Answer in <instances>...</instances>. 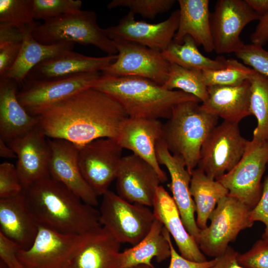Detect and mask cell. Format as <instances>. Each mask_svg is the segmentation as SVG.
I'll list each match as a JSON object with an SVG mask.
<instances>
[{
    "label": "cell",
    "mask_w": 268,
    "mask_h": 268,
    "mask_svg": "<svg viewBox=\"0 0 268 268\" xmlns=\"http://www.w3.org/2000/svg\"><path fill=\"white\" fill-rule=\"evenodd\" d=\"M128 117L117 101L92 88L54 105L38 116L48 137L67 140L80 147L101 138L116 140Z\"/></svg>",
    "instance_id": "cell-1"
},
{
    "label": "cell",
    "mask_w": 268,
    "mask_h": 268,
    "mask_svg": "<svg viewBox=\"0 0 268 268\" xmlns=\"http://www.w3.org/2000/svg\"><path fill=\"white\" fill-rule=\"evenodd\" d=\"M23 192L39 225L71 234H82L101 226L98 210L50 176Z\"/></svg>",
    "instance_id": "cell-2"
},
{
    "label": "cell",
    "mask_w": 268,
    "mask_h": 268,
    "mask_svg": "<svg viewBox=\"0 0 268 268\" xmlns=\"http://www.w3.org/2000/svg\"><path fill=\"white\" fill-rule=\"evenodd\" d=\"M92 88L117 101L128 117L159 120L169 119L173 108L186 101H201L179 90H170L147 78L135 76L102 74Z\"/></svg>",
    "instance_id": "cell-3"
},
{
    "label": "cell",
    "mask_w": 268,
    "mask_h": 268,
    "mask_svg": "<svg viewBox=\"0 0 268 268\" xmlns=\"http://www.w3.org/2000/svg\"><path fill=\"white\" fill-rule=\"evenodd\" d=\"M199 103L189 101L176 105L162 127V139L171 153L184 159L191 174L197 167L204 141L219 118L205 111Z\"/></svg>",
    "instance_id": "cell-4"
},
{
    "label": "cell",
    "mask_w": 268,
    "mask_h": 268,
    "mask_svg": "<svg viewBox=\"0 0 268 268\" xmlns=\"http://www.w3.org/2000/svg\"><path fill=\"white\" fill-rule=\"evenodd\" d=\"M32 34L44 45L71 42L91 45L107 55L117 54L113 41L106 28L99 26L96 13L92 10H80L44 21L34 28Z\"/></svg>",
    "instance_id": "cell-5"
},
{
    "label": "cell",
    "mask_w": 268,
    "mask_h": 268,
    "mask_svg": "<svg viewBox=\"0 0 268 268\" xmlns=\"http://www.w3.org/2000/svg\"><path fill=\"white\" fill-rule=\"evenodd\" d=\"M102 196L99 210L101 226L121 243L137 244L156 220L153 211L146 205L129 202L109 190Z\"/></svg>",
    "instance_id": "cell-6"
},
{
    "label": "cell",
    "mask_w": 268,
    "mask_h": 268,
    "mask_svg": "<svg viewBox=\"0 0 268 268\" xmlns=\"http://www.w3.org/2000/svg\"><path fill=\"white\" fill-rule=\"evenodd\" d=\"M251 210L229 195L220 199L209 217L210 225L200 233L198 244L203 254L214 258L223 254L241 231L253 225Z\"/></svg>",
    "instance_id": "cell-7"
},
{
    "label": "cell",
    "mask_w": 268,
    "mask_h": 268,
    "mask_svg": "<svg viewBox=\"0 0 268 268\" xmlns=\"http://www.w3.org/2000/svg\"><path fill=\"white\" fill-rule=\"evenodd\" d=\"M268 163V140L253 138L237 165L217 180L229 191L228 195L239 200L251 209L261 197V180Z\"/></svg>",
    "instance_id": "cell-8"
},
{
    "label": "cell",
    "mask_w": 268,
    "mask_h": 268,
    "mask_svg": "<svg viewBox=\"0 0 268 268\" xmlns=\"http://www.w3.org/2000/svg\"><path fill=\"white\" fill-rule=\"evenodd\" d=\"M101 75V72L94 71L48 79L24 80L17 98L30 115L38 117L54 105L91 88Z\"/></svg>",
    "instance_id": "cell-9"
},
{
    "label": "cell",
    "mask_w": 268,
    "mask_h": 268,
    "mask_svg": "<svg viewBox=\"0 0 268 268\" xmlns=\"http://www.w3.org/2000/svg\"><path fill=\"white\" fill-rule=\"evenodd\" d=\"M248 141L240 134L239 123L223 121L213 128L204 141L197 167L217 180L239 162Z\"/></svg>",
    "instance_id": "cell-10"
},
{
    "label": "cell",
    "mask_w": 268,
    "mask_h": 268,
    "mask_svg": "<svg viewBox=\"0 0 268 268\" xmlns=\"http://www.w3.org/2000/svg\"><path fill=\"white\" fill-rule=\"evenodd\" d=\"M88 232L67 234L39 225L32 244L27 249L19 250L18 258L25 268H66Z\"/></svg>",
    "instance_id": "cell-11"
},
{
    "label": "cell",
    "mask_w": 268,
    "mask_h": 268,
    "mask_svg": "<svg viewBox=\"0 0 268 268\" xmlns=\"http://www.w3.org/2000/svg\"><path fill=\"white\" fill-rule=\"evenodd\" d=\"M113 41L117 51V58L101 71L102 74L139 76L161 86L165 83L169 75L171 64L161 52L130 41Z\"/></svg>",
    "instance_id": "cell-12"
},
{
    "label": "cell",
    "mask_w": 268,
    "mask_h": 268,
    "mask_svg": "<svg viewBox=\"0 0 268 268\" xmlns=\"http://www.w3.org/2000/svg\"><path fill=\"white\" fill-rule=\"evenodd\" d=\"M123 150L116 139L110 138H99L79 148L81 173L97 196L107 192L116 179Z\"/></svg>",
    "instance_id": "cell-13"
},
{
    "label": "cell",
    "mask_w": 268,
    "mask_h": 268,
    "mask_svg": "<svg viewBox=\"0 0 268 268\" xmlns=\"http://www.w3.org/2000/svg\"><path fill=\"white\" fill-rule=\"evenodd\" d=\"M261 17L246 0H218L210 13L214 51L219 54L235 53L244 44L240 35L244 27Z\"/></svg>",
    "instance_id": "cell-14"
},
{
    "label": "cell",
    "mask_w": 268,
    "mask_h": 268,
    "mask_svg": "<svg viewBox=\"0 0 268 268\" xmlns=\"http://www.w3.org/2000/svg\"><path fill=\"white\" fill-rule=\"evenodd\" d=\"M7 144L16 155L15 166L23 191L35 182L50 176V146L48 138L39 124Z\"/></svg>",
    "instance_id": "cell-15"
},
{
    "label": "cell",
    "mask_w": 268,
    "mask_h": 268,
    "mask_svg": "<svg viewBox=\"0 0 268 268\" xmlns=\"http://www.w3.org/2000/svg\"><path fill=\"white\" fill-rule=\"evenodd\" d=\"M134 15L130 11L121 18L118 24L106 28L109 37L112 40L134 42L161 53L165 50L173 41L178 30L179 9L175 10L166 20L158 23L136 20Z\"/></svg>",
    "instance_id": "cell-16"
},
{
    "label": "cell",
    "mask_w": 268,
    "mask_h": 268,
    "mask_svg": "<svg viewBox=\"0 0 268 268\" xmlns=\"http://www.w3.org/2000/svg\"><path fill=\"white\" fill-rule=\"evenodd\" d=\"M117 195L127 201L152 206L161 182L154 168L134 154L123 156L116 176Z\"/></svg>",
    "instance_id": "cell-17"
},
{
    "label": "cell",
    "mask_w": 268,
    "mask_h": 268,
    "mask_svg": "<svg viewBox=\"0 0 268 268\" xmlns=\"http://www.w3.org/2000/svg\"><path fill=\"white\" fill-rule=\"evenodd\" d=\"M48 140L51 149L50 176L66 186L86 203L97 206L98 196L87 183L80 170L78 161L80 147L63 139Z\"/></svg>",
    "instance_id": "cell-18"
},
{
    "label": "cell",
    "mask_w": 268,
    "mask_h": 268,
    "mask_svg": "<svg viewBox=\"0 0 268 268\" xmlns=\"http://www.w3.org/2000/svg\"><path fill=\"white\" fill-rule=\"evenodd\" d=\"M156 153L159 164L165 166L169 173L171 181L168 186L183 224L198 243L201 229L196 223L195 205L190 193L191 174L188 171L184 159L171 153L162 138L156 143Z\"/></svg>",
    "instance_id": "cell-19"
},
{
    "label": "cell",
    "mask_w": 268,
    "mask_h": 268,
    "mask_svg": "<svg viewBox=\"0 0 268 268\" xmlns=\"http://www.w3.org/2000/svg\"><path fill=\"white\" fill-rule=\"evenodd\" d=\"M162 127L160 120L128 117L121 126L116 140L123 149L131 150L149 163L163 183L167 176L160 166L156 153V143L162 136Z\"/></svg>",
    "instance_id": "cell-20"
},
{
    "label": "cell",
    "mask_w": 268,
    "mask_h": 268,
    "mask_svg": "<svg viewBox=\"0 0 268 268\" xmlns=\"http://www.w3.org/2000/svg\"><path fill=\"white\" fill-rule=\"evenodd\" d=\"M152 207L156 219L173 238L181 255L195 262L206 261L197 241L185 228L172 197L162 185L156 188Z\"/></svg>",
    "instance_id": "cell-21"
},
{
    "label": "cell",
    "mask_w": 268,
    "mask_h": 268,
    "mask_svg": "<svg viewBox=\"0 0 268 268\" xmlns=\"http://www.w3.org/2000/svg\"><path fill=\"white\" fill-rule=\"evenodd\" d=\"M117 58V55L92 57L72 50L67 51L37 65L29 71L24 80H44L81 73L101 72Z\"/></svg>",
    "instance_id": "cell-22"
},
{
    "label": "cell",
    "mask_w": 268,
    "mask_h": 268,
    "mask_svg": "<svg viewBox=\"0 0 268 268\" xmlns=\"http://www.w3.org/2000/svg\"><path fill=\"white\" fill-rule=\"evenodd\" d=\"M19 84L8 76L0 77V139L6 143L26 134L39 124L17 98Z\"/></svg>",
    "instance_id": "cell-23"
},
{
    "label": "cell",
    "mask_w": 268,
    "mask_h": 268,
    "mask_svg": "<svg viewBox=\"0 0 268 268\" xmlns=\"http://www.w3.org/2000/svg\"><path fill=\"white\" fill-rule=\"evenodd\" d=\"M38 227L23 192L16 196L0 198V232L18 244L22 249L31 246Z\"/></svg>",
    "instance_id": "cell-24"
},
{
    "label": "cell",
    "mask_w": 268,
    "mask_h": 268,
    "mask_svg": "<svg viewBox=\"0 0 268 268\" xmlns=\"http://www.w3.org/2000/svg\"><path fill=\"white\" fill-rule=\"evenodd\" d=\"M121 244L104 227L94 228L66 268H118Z\"/></svg>",
    "instance_id": "cell-25"
},
{
    "label": "cell",
    "mask_w": 268,
    "mask_h": 268,
    "mask_svg": "<svg viewBox=\"0 0 268 268\" xmlns=\"http://www.w3.org/2000/svg\"><path fill=\"white\" fill-rule=\"evenodd\" d=\"M207 91L206 100L201 105L205 111L236 123L251 115L249 80L236 85L208 86Z\"/></svg>",
    "instance_id": "cell-26"
},
{
    "label": "cell",
    "mask_w": 268,
    "mask_h": 268,
    "mask_svg": "<svg viewBox=\"0 0 268 268\" xmlns=\"http://www.w3.org/2000/svg\"><path fill=\"white\" fill-rule=\"evenodd\" d=\"M180 20L173 41L182 44L185 37L193 38L206 52L214 51L208 0H179Z\"/></svg>",
    "instance_id": "cell-27"
},
{
    "label": "cell",
    "mask_w": 268,
    "mask_h": 268,
    "mask_svg": "<svg viewBox=\"0 0 268 268\" xmlns=\"http://www.w3.org/2000/svg\"><path fill=\"white\" fill-rule=\"evenodd\" d=\"M37 25L38 23L35 22L25 28L19 56L13 66L5 75L16 81L19 86L29 71L35 66L64 52L72 50L75 45L74 43L71 42L51 45H44L38 42L32 34Z\"/></svg>",
    "instance_id": "cell-28"
},
{
    "label": "cell",
    "mask_w": 268,
    "mask_h": 268,
    "mask_svg": "<svg viewBox=\"0 0 268 268\" xmlns=\"http://www.w3.org/2000/svg\"><path fill=\"white\" fill-rule=\"evenodd\" d=\"M162 223L155 220L147 234L137 244L120 252L118 268H130L139 265H153L155 258L161 263L170 257V247Z\"/></svg>",
    "instance_id": "cell-29"
},
{
    "label": "cell",
    "mask_w": 268,
    "mask_h": 268,
    "mask_svg": "<svg viewBox=\"0 0 268 268\" xmlns=\"http://www.w3.org/2000/svg\"><path fill=\"white\" fill-rule=\"evenodd\" d=\"M190 190L195 205L197 224L200 229H204L218 202L228 195L229 191L221 183L197 167L191 174Z\"/></svg>",
    "instance_id": "cell-30"
},
{
    "label": "cell",
    "mask_w": 268,
    "mask_h": 268,
    "mask_svg": "<svg viewBox=\"0 0 268 268\" xmlns=\"http://www.w3.org/2000/svg\"><path fill=\"white\" fill-rule=\"evenodd\" d=\"M197 46L193 38L187 36L182 44L173 41L162 54L169 63L188 69L207 71L225 67L227 59L223 57L210 59L203 55Z\"/></svg>",
    "instance_id": "cell-31"
},
{
    "label": "cell",
    "mask_w": 268,
    "mask_h": 268,
    "mask_svg": "<svg viewBox=\"0 0 268 268\" xmlns=\"http://www.w3.org/2000/svg\"><path fill=\"white\" fill-rule=\"evenodd\" d=\"M249 80L250 112L257 122L253 138L268 140V79L254 70Z\"/></svg>",
    "instance_id": "cell-32"
},
{
    "label": "cell",
    "mask_w": 268,
    "mask_h": 268,
    "mask_svg": "<svg viewBox=\"0 0 268 268\" xmlns=\"http://www.w3.org/2000/svg\"><path fill=\"white\" fill-rule=\"evenodd\" d=\"M170 64L168 78L162 86L170 90L179 89L195 96L201 102H204L208 97V91L207 86L203 80L202 71Z\"/></svg>",
    "instance_id": "cell-33"
},
{
    "label": "cell",
    "mask_w": 268,
    "mask_h": 268,
    "mask_svg": "<svg viewBox=\"0 0 268 268\" xmlns=\"http://www.w3.org/2000/svg\"><path fill=\"white\" fill-rule=\"evenodd\" d=\"M254 70L233 59H227L223 68L202 71L203 78L208 87L212 85L231 86L249 80Z\"/></svg>",
    "instance_id": "cell-34"
},
{
    "label": "cell",
    "mask_w": 268,
    "mask_h": 268,
    "mask_svg": "<svg viewBox=\"0 0 268 268\" xmlns=\"http://www.w3.org/2000/svg\"><path fill=\"white\" fill-rule=\"evenodd\" d=\"M34 20L33 0H0V22L23 27Z\"/></svg>",
    "instance_id": "cell-35"
},
{
    "label": "cell",
    "mask_w": 268,
    "mask_h": 268,
    "mask_svg": "<svg viewBox=\"0 0 268 268\" xmlns=\"http://www.w3.org/2000/svg\"><path fill=\"white\" fill-rule=\"evenodd\" d=\"M175 2V0H113L107 7L108 9L127 7L134 14L153 19L158 14L169 10Z\"/></svg>",
    "instance_id": "cell-36"
},
{
    "label": "cell",
    "mask_w": 268,
    "mask_h": 268,
    "mask_svg": "<svg viewBox=\"0 0 268 268\" xmlns=\"http://www.w3.org/2000/svg\"><path fill=\"white\" fill-rule=\"evenodd\" d=\"M80 0H33L35 20L44 21L81 9Z\"/></svg>",
    "instance_id": "cell-37"
},
{
    "label": "cell",
    "mask_w": 268,
    "mask_h": 268,
    "mask_svg": "<svg viewBox=\"0 0 268 268\" xmlns=\"http://www.w3.org/2000/svg\"><path fill=\"white\" fill-rule=\"evenodd\" d=\"M235 54L244 65L268 79V51L263 46L244 44Z\"/></svg>",
    "instance_id": "cell-38"
},
{
    "label": "cell",
    "mask_w": 268,
    "mask_h": 268,
    "mask_svg": "<svg viewBox=\"0 0 268 268\" xmlns=\"http://www.w3.org/2000/svg\"><path fill=\"white\" fill-rule=\"evenodd\" d=\"M23 191L16 166L8 162L0 164V198L17 196Z\"/></svg>",
    "instance_id": "cell-39"
},
{
    "label": "cell",
    "mask_w": 268,
    "mask_h": 268,
    "mask_svg": "<svg viewBox=\"0 0 268 268\" xmlns=\"http://www.w3.org/2000/svg\"><path fill=\"white\" fill-rule=\"evenodd\" d=\"M237 261L244 268H268V240H259L248 251L239 253Z\"/></svg>",
    "instance_id": "cell-40"
},
{
    "label": "cell",
    "mask_w": 268,
    "mask_h": 268,
    "mask_svg": "<svg viewBox=\"0 0 268 268\" xmlns=\"http://www.w3.org/2000/svg\"><path fill=\"white\" fill-rule=\"evenodd\" d=\"M20 245L0 232V262L7 268H25L18 258Z\"/></svg>",
    "instance_id": "cell-41"
},
{
    "label": "cell",
    "mask_w": 268,
    "mask_h": 268,
    "mask_svg": "<svg viewBox=\"0 0 268 268\" xmlns=\"http://www.w3.org/2000/svg\"><path fill=\"white\" fill-rule=\"evenodd\" d=\"M163 230L170 247V261L168 268H209L214 264L215 258L210 261L198 262L183 257L173 246L169 232L164 227Z\"/></svg>",
    "instance_id": "cell-42"
},
{
    "label": "cell",
    "mask_w": 268,
    "mask_h": 268,
    "mask_svg": "<svg viewBox=\"0 0 268 268\" xmlns=\"http://www.w3.org/2000/svg\"><path fill=\"white\" fill-rule=\"evenodd\" d=\"M262 186L261 197L256 206L251 210L250 218L254 222L260 221L265 224L262 239L268 240V176L265 178Z\"/></svg>",
    "instance_id": "cell-43"
},
{
    "label": "cell",
    "mask_w": 268,
    "mask_h": 268,
    "mask_svg": "<svg viewBox=\"0 0 268 268\" xmlns=\"http://www.w3.org/2000/svg\"><path fill=\"white\" fill-rule=\"evenodd\" d=\"M22 43L0 45V77L5 76L12 68L19 56Z\"/></svg>",
    "instance_id": "cell-44"
},
{
    "label": "cell",
    "mask_w": 268,
    "mask_h": 268,
    "mask_svg": "<svg viewBox=\"0 0 268 268\" xmlns=\"http://www.w3.org/2000/svg\"><path fill=\"white\" fill-rule=\"evenodd\" d=\"M26 26L19 27L0 22V45L7 43H22L24 31Z\"/></svg>",
    "instance_id": "cell-45"
},
{
    "label": "cell",
    "mask_w": 268,
    "mask_h": 268,
    "mask_svg": "<svg viewBox=\"0 0 268 268\" xmlns=\"http://www.w3.org/2000/svg\"><path fill=\"white\" fill-rule=\"evenodd\" d=\"M238 252L229 246L223 254L214 258L215 262L209 268H244L238 263Z\"/></svg>",
    "instance_id": "cell-46"
},
{
    "label": "cell",
    "mask_w": 268,
    "mask_h": 268,
    "mask_svg": "<svg viewBox=\"0 0 268 268\" xmlns=\"http://www.w3.org/2000/svg\"><path fill=\"white\" fill-rule=\"evenodd\" d=\"M250 38L252 44L262 46L268 42V11L261 17Z\"/></svg>",
    "instance_id": "cell-47"
},
{
    "label": "cell",
    "mask_w": 268,
    "mask_h": 268,
    "mask_svg": "<svg viewBox=\"0 0 268 268\" xmlns=\"http://www.w3.org/2000/svg\"><path fill=\"white\" fill-rule=\"evenodd\" d=\"M250 7L260 17L268 11V0H246Z\"/></svg>",
    "instance_id": "cell-48"
},
{
    "label": "cell",
    "mask_w": 268,
    "mask_h": 268,
    "mask_svg": "<svg viewBox=\"0 0 268 268\" xmlns=\"http://www.w3.org/2000/svg\"><path fill=\"white\" fill-rule=\"evenodd\" d=\"M0 156L7 159L17 158L13 149L1 139H0Z\"/></svg>",
    "instance_id": "cell-49"
},
{
    "label": "cell",
    "mask_w": 268,
    "mask_h": 268,
    "mask_svg": "<svg viewBox=\"0 0 268 268\" xmlns=\"http://www.w3.org/2000/svg\"><path fill=\"white\" fill-rule=\"evenodd\" d=\"M130 268H155L153 265H139Z\"/></svg>",
    "instance_id": "cell-50"
},
{
    "label": "cell",
    "mask_w": 268,
    "mask_h": 268,
    "mask_svg": "<svg viewBox=\"0 0 268 268\" xmlns=\"http://www.w3.org/2000/svg\"><path fill=\"white\" fill-rule=\"evenodd\" d=\"M0 268H7L6 266L1 262L0 263Z\"/></svg>",
    "instance_id": "cell-51"
}]
</instances>
